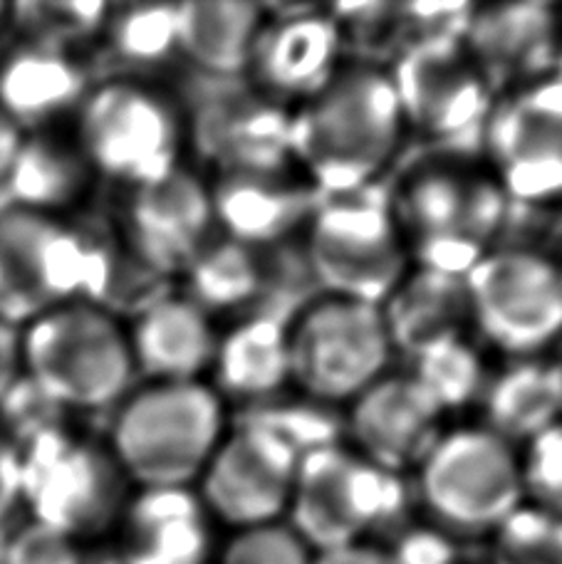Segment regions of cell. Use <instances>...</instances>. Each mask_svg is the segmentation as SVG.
Wrapping results in <instances>:
<instances>
[{
  "label": "cell",
  "instance_id": "obj_1",
  "mask_svg": "<svg viewBox=\"0 0 562 564\" xmlns=\"http://www.w3.org/2000/svg\"><path fill=\"white\" fill-rule=\"evenodd\" d=\"M407 134L387 67L355 63L290 109V161L320 196L372 188Z\"/></svg>",
  "mask_w": 562,
  "mask_h": 564
},
{
  "label": "cell",
  "instance_id": "obj_2",
  "mask_svg": "<svg viewBox=\"0 0 562 564\" xmlns=\"http://www.w3.org/2000/svg\"><path fill=\"white\" fill-rule=\"evenodd\" d=\"M387 200L411 265L456 278L496 250L510 208L486 166L451 156L411 169Z\"/></svg>",
  "mask_w": 562,
  "mask_h": 564
},
{
  "label": "cell",
  "instance_id": "obj_3",
  "mask_svg": "<svg viewBox=\"0 0 562 564\" xmlns=\"http://www.w3.org/2000/svg\"><path fill=\"white\" fill-rule=\"evenodd\" d=\"M224 399L208 381H149L117 404L107 448L142 488H194L220 438Z\"/></svg>",
  "mask_w": 562,
  "mask_h": 564
},
{
  "label": "cell",
  "instance_id": "obj_4",
  "mask_svg": "<svg viewBox=\"0 0 562 564\" xmlns=\"http://www.w3.org/2000/svg\"><path fill=\"white\" fill-rule=\"evenodd\" d=\"M20 361L63 414L117 406L137 377L127 327L93 302H65L20 327Z\"/></svg>",
  "mask_w": 562,
  "mask_h": 564
},
{
  "label": "cell",
  "instance_id": "obj_5",
  "mask_svg": "<svg viewBox=\"0 0 562 564\" xmlns=\"http://www.w3.org/2000/svg\"><path fill=\"white\" fill-rule=\"evenodd\" d=\"M122 256L57 216L10 208L0 214V317L15 327L65 302L105 305Z\"/></svg>",
  "mask_w": 562,
  "mask_h": 564
},
{
  "label": "cell",
  "instance_id": "obj_6",
  "mask_svg": "<svg viewBox=\"0 0 562 564\" xmlns=\"http://www.w3.org/2000/svg\"><path fill=\"white\" fill-rule=\"evenodd\" d=\"M75 117V141L97 178L137 188L182 166L186 117L162 87L109 79L89 89Z\"/></svg>",
  "mask_w": 562,
  "mask_h": 564
},
{
  "label": "cell",
  "instance_id": "obj_7",
  "mask_svg": "<svg viewBox=\"0 0 562 564\" xmlns=\"http://www.w3.org/2000/svg\"><path fill=\"white\" fill-rule=\"evenodd\" d=\"M414 488L429 525L456 542L490 538L526 502L518 448L484 426L441 433Z\"/></svg>",
  "mask_w": 562,
  "mask_h": 564
},
{
  "label": "cell",
  "instance_id": "obj_8",
  "mask_svg": "<svg viewBox=\"0 0 562 564\" xmlns=\"http://www.w3.org/2000/svg\"><path fill=\"white\" fill-rule=\"evenodd\" d=\"M404 476L377 468L343 443L300 456L285 525L315 552L375 540L404 518Z\"/></svg>",
  "mask_w": 562,
  "mask_h": 564
},
{
  "label": "cell",
  "instance_id": "obj_9",
  "mask_svg": "<svg viewBox=\"0 0 562 564\" xmlns=\"http://www.w3.org/2000/svg\"><path fill=\"white\" fill-rule=\"evenodd\" d=\"M23 458V506L79 545L117 532L132 482L107 443L75 436L63 423L18 448Z\"/></svg>",
  "mask_w": 562,
  "mask_h": 564
},
{
  "label": "cell",
  "instance_id": "obj_10",
  "mask_svg": "<svg viewBox=\"0 0 562 564\" xmlns=\"http://www.w3.org/2000/svg\"><path fill=\"white\" fill-rule=\"evenodd\" d=\"M290 387L315 404H349L389 371L395 347L379 305L323 295L288 325Z\"/></svg>",
  "mask_w": 562,
  "mask_h": 564
},
{
  "label": "cell",
  "instance_id": "obj_11",
  "mask_svg": "<svg viewBox=\"0 0 562 564\" xmlns=\"http://www.w3.org/2000/svg\"><path fill=\"white\" fill-rule=\"evenodd\" d=\"M305 250L325 295L369 305H381L411 268L389 200L372 188L320 200L305 226Z\"/></svg>",
  "mask_w": 562,
  "mask_h": 564
},
{
  "label": "cell",
  "instance_id": "obj_12",
  "mask_svg": "<svg viewBox=\"0 0 562 564\" xmlns=\"http://www.w3.org/2000/svg\"><path fill=\"white\" fill-rule=\"evenodd\" d=\"M464 282L471 327L500 355L545 357L562 339V275L553 253L496 248Z\"/></svg>",
  "mask_w": 562,
  "mask_h": 564
},
{
  "label": "cell",
  "instance_id": "obj_13",
  "mask_svg": "<svg viewBox=\"0 0 562 564\" xmlns=\"http://www.w3.org/2000/svg\"><path fill=\"white\" fill-rule=\"evenodd\" d=\"M480 137L510 204L562 208V73L496 97Z\"/></svg>",
  "mask_w": 562,
  "mask_h": 564
},
{
  "label": "cell",
  "instance_id": "obj_14",
  "mask_svg": "<svg viewBox=\"0 0 562 564\" xmlns=\"http://www.w3.org/2000/svg\"><path fill=\"white\" fill-rule=\"evenodd\" d=\"M300 466V453L273 431L238 423L226 431L204 473L196 496L216 525L246 532L285 522Z\"/></svg>",
  "mask_w": 562,
  "mask_h": 564
},
{
  "label": "cell",
  "instance_id": "obj_15",
  "mask_svg": "<svg viewBox=\"0 0 562 564\" xmlns=\"http://www.w3.org/2000/svg\"><path fill=\"white\" fill-rule=\"evenodd\" d=\"M407 132L431 141L480 134L496 102L461 37L411 45L387 67Z\"/></svg>",
  "mask_w": 562,
  "mask_h": 564
},
{
  "label": "cell",
  "instance_id": "obj_16",
  "mask_svg": "<svg viewBox=\"0 0 562 564\" xmlns=\"http://www.w3.org/2000/svg\"><path fill=\"white\" fill-rule=\"evenodd\" d=\"M214 234L208 181L184 164L152 184L129 188L119 243L166 280L182 278Z\"/></svg>",
  "mask_w": 562,
  "mask_h": 564
},
{
  "label": "cell",
  "instance_id": "obj_17",
  "mask_svg": "<svg viewBox=\"0 0 562 564\" xmlns=\"http://www.w3.org/2000/svg\"><path fill=\"white\" fill-rule=\"evenodd\" d=\"M345 35L329 10L285 8L258 30L246 77L256 93L295 109L343 69Z\"/></svg>",
  "mask_w": 562,
  "mask_h": 564
},
{
  "label": "cell",
  "instance_id": "obj_18",
  "mask_svg": "<svg viewBox=\"0 0 562 564\" xmlns=\"http://www.w3.org/2000/svg\"><path fill=\"white\" fill-rule=\"evenodd\" d=\"M461 43L500 97L560 73L562 15L548 3L474 6Z\"/></svg>",
  "mask_w": 562,
  "mask_h": 564
},
{
  "label": "cell",
  "instance_id": "obj_19",
  "mask_svg": "<svg viewBox=\"0 0 562 564\" xmlns=\"http://www.w3.org/2000/svg\"><path fill=\"white\" fill-rule=\"evenodd\" d=\"M347 406L349 448L395 476L414 473L446 431L444 414L409 371H387Z\"/></svg>",
  "mask_w": 562,
  "mask_h": 564
},
{
  "label": "cell",
  "instance_id": "obj_20",
  "mask_svg": "<svg viewBox=\"0 0 562 564\" xmlns=\"http://www.w3.org/2000/svg\"><path fill=\"white\" fill-rule=\"evenodd\" d=\"M186 139L218 174L290 169V109L253 87L208 97L186 119Z\"/></svg>",
  "mask_w": 562,
  "mask_h": 564
},
{
  "label": "cell",
  "instance_id": "obj_21",
  "mask_svg": "<svg viewBox=\"0 0 562 564\" xmlns=\"http://www.w3.org/2000/svg\"><path fill=\"white\" fill-rule=\"evenodd\" d=\"M208 188L216 234L253 250L305 228L323 200L295 166L218 174Z\"/></svg>",
  "mask_w": 562,
  "mask_h": 564
},
{
  "label": "cell",
  "instance_id": "obj_22",
  "mask_svg": "<svg viewBox=\"0 0 562 564\" xmlns=\"http://www.w3.org/2000/svg\"><path fill=\"white\" fill-rule=\"evenodd\" d=\"M214 528L194 488H142L117 525L122 564H214Z\"/></svg>",
  "mask_w": 562,
  "mask_h": 564
},
{
  "label": "cell",
  "instance_id": "obj_23",
  "mask_svg": "<svg viewBox=\"0 0 562 564\" xmlns=\"http://www.w3.org/2000/svg\"><path fill=\"white\" fill-rule=\"evenodd\" d=\"M127 337L137 375L149 381H204L218 345L210 315L174 292L137 312Z\"/></svg>",
  "mask_w": 562,
  "mask_h": 564
},
{
  "label": "cell",
  "instance_id": "obj_24",
  "mask_svg": "<svg viewBox=\"0 0 562 564\" xmlns=\"http://www.w3.org/2000/svg\"><path fill=\"white\" fill-rule=\"evenodd\" d=\"M87 93L83 67L69 53L25 43L0 59V112L23 134L53 129L77 112Z\"/></svg>",
  "mask_w": 562,
  "mask_h": 564
},
{
  "label": "cell",
  "instance_id": "obj_25",
  "mask_svg": "<svg viewBox=\"0 0 562 564\" xmlns=\"http://www.w3.org/2000/svg\"><path fill=\"white\" fill-rule=\"evenodd\" d=\"M395 355L414 359L444 341L468 337L464 278L411 265L379 305Z\"/></svg>",
  "mask_w": 562,
  "mask_h": 564
},
{
  "label": "cell",
  "instance_id": "obj_26",
  "mask_svg": "<svg viewBox=\"0 0 562 564\" xmlns=\"http://www.w3.org/2000/svg\"><path fill=\"white\" fill-rule=\"evenodd\" d=\"M216 394L263 404L290 387L288 325L275 317H248L218 337L214 365Z\"/></svg>",
  "mask_w": 562,
  "mask_h": 564
},
{
  "label": "cell",
  "instance_id": "obj_27",
  "mask_svg": "<svg viewBox=\"0 0 562 564\" xmlns=\"http://www.w3.org/2000/svg\"><path fill=\"white\" fill-rule=\"evenodd\" d=\"M95 178L75 137L67 139L53 129H43L23 137L6 188L15 198V208L60 218L63 210L77 206L89 194Z\"/></svg>",
  "mask_w": 562,
  "mask_h": 564
},
{
  "label": "cell",
  "instance_id": "obj_28",
  "mask_svg": "<svg viewBox=\"0 0 562 564\" xmlns=\"http://www.w3.org/2000/svg\"><path fill=\"white\" fill-rule=\"evenodd\" d=\"M484 423L514 448L562 419V391L553 359H510L506 369L490 375L478 399Z\"/></svg>",
  "mask_w": 562,
  "mask_h": 564
},
{
  "label": "cell",
  "instance_id": "obj_29",
  "mask_svg": "<svg viewBox=\"0 0 562 564\" xmlns=\"http://www.w3.org/2000/svg\"><path fill=\"white\" fill-rule=\"evenodd\" d=\"M179 55L214 77H246L266 8L244 0L176 3Z\"/></svg>",
  "mask_w": 562,
  "mask_h": 564
},
{
  "label": "cell",
  "instance_id": "obj_30",
  "mask_svg": "<svg viewBox=\"0 0 562 564\" xmlns=\"http://www.w3.org/2000/svg\"><path fill=\"white\" fill-rule=\"evenodd\" d=\"M182 278L186 285L184 297L206 315L246 305L263 285V270L256 250L224 236L210 238L204 250L191 260Z\"/></svg>",
  "mask_w": 562,
  "mask_h": 564
},
{
  "label": "cell",
  "instance_id": "obj_31",
  "mask_svg": "<svg viewBox=\"0 0 562 564\" xmlns=\"http://www.w3.org/2000/svg\"><path fill=\"white\" fill-rule=\"evenodd\" d=\"M409 375L446 416L448 411L478 404L490 371L471 339L458 337L411 359Z\"/></svg>",
  "mask_w": 562,
  "mask_h": 564
},
{
  "label": "cell",
  "instance_id": "obj_32",
  "mask_svg": "<svg viewBox=\"0 0 562 564\" xmlns=\"http://www.w3.org/2000/svg\"><path fill=\"white\" fill-rule=\"evenodd\" d=\"M112 55L132 67H156L179 55V20L174 3L109 8L105 30Z\"/></svg>",
  "mask_w": 562,
  "mask_h": 564
},
{
  "label": "cell",
  "instance_id": "obj_33",
  "mask_svg": "<svg viewBox=\"0 0 562 564\" xmlns=\"http://www.w3.org/2000/svg\"><path fill=\"white\" fill-rule=\"evenodd\" d=\"M13 23L25 35V43L69 53L75 45L105 30L109 6L105 3H18L8 10Z\"/></svg>",
  "mask_w": 562,
  "mask_h": 564
},
{
  "label": "cell",
  "instance_id": "obj_34",
  "mask_svg": "<svg viewBox=\"0 0 562 564\" xmlns=\"http://www.w3.org/2000/svg\"><path fill=\"white\" fill-rule=\"evenodd\" d=\"M490 564H562V518L523 502L494 535Z\"/></svg>",
  "mask_w": 562,
  "mask_h": 564
},
{
  "label": "cell",
  "instance_id": "obj_35",
  "mask_svg": "<svg viewBox=\"0 0 562 564\" xmlns=\"http://www.w3.org/2000/svg\"><path fill=\"white\" fill-rule=\"evenodd\" d=\"M520 486L528 506L562 518V419L518 451Z\"/></svg>",
  "mask_w": 562,
  "mask_h": 564
},
{
  "label": "cell",
  "instance_id": "obj_36",
  "mask_svg": "<svg viewBox=\"0 0 562 564\" xmlns=\"http://www.w3.org/2000/svg\"><path fill=\"white\" fill-rule=\"evenodd\" d=\"M214 564H313V550L285 522L234 532Z\"/></svg>",
  "mask_w": 562,
  "mask_h": 564
},
{
  "label": "cell",
  "instance_id": "obj_37",
  "mask_svg": "<svg viewBox=\"0 0 562 564\" xmlns=\"http://www.w3.org/2000/svg\"><path fill=\"white\" fill-rule=\"evenodd\" d=\"M0 564H87L85 545L30 520L6 540Z\"/></svg>",
  "mask_w": 562,
  "mask_h": 564
},
{
  "label": "cell",
  "instance_id": "obj_38",
  "mask_svg": "<svg viewBox=\"0 0 562 564\" xmlns=\"http://www.w3.org/2000/svg\"><path fill=\"white\" fill-rule=\"evenodd\" d=\"M387 550L395 564H464L458 542L429 522L399 530L397 538L387 542Z\"/></svg>",
  "mask_w": 562,
  "mask_h": 564
},
{
  "label": "cell",
  "instance_id": "obj_39",
  "mask_svg": "<svg viewBox=\"0 0 562 564\" xmlns=\"http://www.w3.org/2000/svg\"><path fill=\"white\" fill-rule=\"evenodd\" d=\"M23 502V458L13 441L0 431V522Z\"/></svg>",
  "mask_w": 562,
  "mask_h": 564
},
{
  "label": "cell",
  "instance_id": "obj_40",
  "mask_svg": "<svg viewBox=\"0 0 562 564\" xmlns=\"http://www.w3.org/2000/svg\"><path fill=\"white\" fill-rule=\"evenodd\" d=\"M23 379L20 361V327L0 317V401Z\"/></svg>",
  "mask_w": 562,
  "mask_h": 564
},
{
  "label": "cell",
  "instance_id": "obj_41",
  "mask_svg": "<svg viewBox=\"0 0 562 564\" xmlns=\"http://www.w3.org/2000/svg\"><path fill=\"white\" fill-rule=\"evenodd\" d=\"M313 564H395L385 542L365 540L355 545L315 552Z\"/></svg>",
  "mask_w": 562,
  "mask_h": 564
},
{
  "label": "cell",
  "instance_id": "obj_42",
  "mask_svg": "<svg viewBox=\"0 0 562 564\" xmlns=\"http://www.w3.org/2000/svg\"><path fill=\"white\" fill-rule=\"evenodd\" d=\"M23 137L25 134L0 112V186H6V178L10 174V169H13L18 149L23 144Z\"/></svg>",
  "mask_w": 562,
  "mask_h": 564
},
{
  "label": "cell",
  "instance_id": "obj_43",
  "mask_svg": "<svg viewBox=\"0 0 562 564\" xmlns=\"http://www.w3.org/2000/svg\"><path fill=\"white\" fill-rule=\"evenodd\" d=\"M553 258H555L558 270H560V275H562V238H560V246H558V250L553 253Z\"/></svg>",
  "mask_w": 562,
  "mask_h": 564
},
{
  "label": "cell",
  "instance_id": "obj_44",
  "mask_svg": "<svg viewBox=\"0 0 562 564\" xmlns=\"http://www.w3.org/2000/svg\"><path fill=\"white\" fill-rule=\"evenodd\" d=\"M553 365H555L558 381H560V391H562V355H560V359H553Z\"/></svg>",
  "mask_w": 562,
  "mask_h": 564
},
{
  "label": "cell",
  "instance_id": "obj_45",
  "mask_svg": "<svg viewBox=\"0 0 562 564\" xmlns=\"http://www.w3.org/2000/svg\"><path fill=\"white\" fill-rule=\"evenodd\" d=\"M8 10H10V6H6V3H0V23H3V20H6V15H8Z\"/></svg>",
  "mask_w": 562,
  "mask_h": 564
},
{
  "label": "cell",
  "instance_id": "obj_46",
  "mask_svg": "<svg viewBox=\"0 0 562 564\" xmlns=\"http://www.w3.org/2000/svg\"><path fill=\"white\" fill-rule=\"evenodd\" d=\"M488 564H490V562H488Z\"/></svg>",
  "mask_w": 562,
  "mask_h": 564
}]
</instances>
